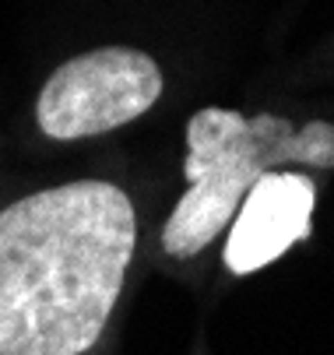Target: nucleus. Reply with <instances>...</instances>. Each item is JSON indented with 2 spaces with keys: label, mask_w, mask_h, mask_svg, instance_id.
Wrapping results in <instances>:
<instances>
[{
  "label": "nucleus",
  "mask_w": 334,
  "mask_h": 355,
  "mask_svg": "<svg viewBox=\"0 0 334 355\" xmlns=\"http://www.w3.org/2000/svg\"><path fill=\"white\" fill-rule=\"evenodd\" d=\"M162 95L159 64L130 46H103L60 64L42 85L35 120L46 137L78 141L116 130Z\"/></svg>",
  "instance_id": "obj_3"
},
{
  "label": "nucleus",
  "mask_w": 334,
  "mask_h": 355,
  "mask_svg": "<svg viewBox=\"0 0 334 355\" xmlns=\"http://www.w3.org/2000/svg\"><path fill=\"white\" fill-rule=\"evenodd\" d=\"M285 162L334 169V123L292 127L271 113L247 120L236 110H197L186 123L183 176L190 187L162 229V250L179 261L197 257L240 211L250 187Z\"/></svg>",
  "instance_id": "obj_2"
},
{
  "label": "nucleus",
  "mask_w": 334,
  "mask_h": 355,
  "mask_svg": "<svg viewBox=\"0 0 334 355\" xmlns=\"http://www.w3.org/2000/svg\"><path fill=\"white\" fill-rule=\"evenodd\" d=\"M134 243V205L106 180L0 208V355H85L116 306Z\"/></svg>",
  "instance_id": "obj_1"
},
{
  "label": "nucleus",
  "mask_w": 334,
  "mask_h": 355,
  "mask_svg": "<svg viewBox=\"0 0 334 355\" xmlns=\"http://www.w3.org/2000/svg\"><path fill=\"white\" fill-rule=\"evenodd\" d=\"M317 187L303 173H264L236 211L225 239V268L232 275H254L278 261L299 239H310Z\"/></svg>",
  "instance_id": "obj_4"
}]
</instances>
